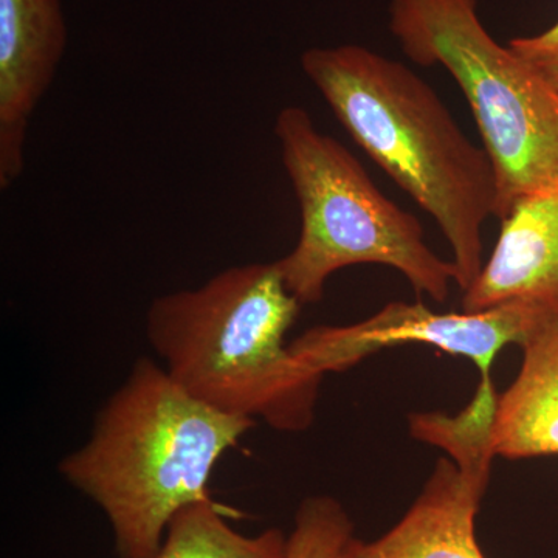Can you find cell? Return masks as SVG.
I'll return each instance as SVG.
<instances>
[{
  "instance_id": "6da1fadb",
  "label": "cell",
  "mask_w": 558,
  "mask_h": 558,
  "mask_svg": "<svg viewBox=\"0 0 558 558\" xmlns=\"http://www.w3.org/2000/svg\"><path fill=\"white\" fill-rule=\"evenodd\" d=\"M300 62L363 153L438 223L465 292L483 270V227L497 211V171L487 150L402 62L357 44L314 47Z\"/></svg>"
},
{
  "instance_id": "7a4b0ae2",
  "label": "cell",
  "mask_w": 558,
  "mask_h": 558,
  "mask_svg": "<svg viewBox=\"0 0 558 558\" xmlns=\"http://www.w3.org/2000/svg\"><path fill=\"white\" fill-rule=\"evenodd\" d=\"M253 427L191 398L142 357L58 470L105 513L117 557L154 558L180 510L211 498L213 470Z\"/></svg>"
},
{
  "instance_id": "3957f363",
  "label": "cell",
  "mask_w": 558,
  "mask_h": 558,
  "mask_svg": "<svg viewBox=\"0 0 558 558\" xmlns=\"http://www.w3.org/2000/svg\"><path fill=\"white\" fill-rule=\"evenodd\" d=\"M300 306L277 260L245 264L201 288L157 296L146 333L168 376L191 398L279 432H304L323 376L286 344Z\"/></svg>"
},
{
  "instance_id": "277c9868",
  "label": "cell",
  "mask_w": 558,
  "mask_h": 558,
  "mask_svg": "<svg viewBox=\"0 0 558 558\" xmlns=\"http://www.w3.org/2000/svg\"><path fill=\"white\" fill-rule=\"evenodd\" d=\"M275 135L301 213L299 244L277 266L301 304L317 303L336 271L357 264L391 267L418 296L425 293L436 303L449 299L457 282L453 263L425 244L421 222L389 201L360 161L315 126L306 109L279 110Z\"/></svg>"
},
{
  "instance_id": "5b68a950",
  "label": "cell",
  "mask_w": 558,
  "mask_h": 558,
  "mask_svg": "<svg viewBox=\"0 0 558 558\" xmlns=\"http://www.w3.org/2000/svg\"><path fill=\"white\" fill-rule=\"evenodd\" d=\"M388 16L403 54L442 65L464 94L497 171L495 218L558 191V90L488 33L478 0H389Z\"/></svg>"
},
{
  "instance_id": "8992f818",
  "label": "cell",
  "mask_w": 558,
  "mask_h": 558,
  "mask_svg": "<svg viewBox=\"0 0 558 558\" xmlns=\"http://www.w3.org/2000/svg\"><path fill=\"white\" fill-rule=\"evenodd\" d=\"M542 315L520 303L483 312L438 314L422 303H389L376 315L349 326H318L290 344L293 354L314 373H341L385 348L428 344L478 366L481 379H492L498 352L523 344Z\"/></svg>"
},
{
  "instance_id": "52a82bcc",
  "label": "cell",
  "mask_w": 558,
  "mask_h": 558,
  "mask_svg": "<svg viewBox=\"0 0 558 558\" xmlns=\"http://www.w3.org/2000/svg\"><path fill=\"white\" fill-rule=\"evenodd\" d=\"M68 47L61 0H0V189L24 171L28 124Z\"/></svg>"
},
{
  "instance_id": "ba28073f",
  "label": "cell",
  "mask_w": 558,
  "mask_h": 558,
  "mask_svg": "<svg viewBox=\"0 0 558 558\" xmlns=\"http://www.w3.org/2000/svg\"><path fill=\"white\" fill-rule=\"evenodd\" d=\"M510 303L543 318L558 315V191L524 197L501 219L494 253L465 290L462 310Z\"/></svg>"
},
{
  "instance_id": "9c48e42d",
  "label": "cell",
  "mask_w": 558,
  "mask_h": 558,
  "mask_svg": "<svg viewBox=\"0 0 558 558\" xmlns=\"http://www.w3.org/2000/svg\"><path fill=\"white\" fill-rule=\"evenodd\" d=\"M490 480L487 470L439 459L413 505L380 537H352L340 558H486L476 517Z\"/></svg>"
},
{
  "instance_id": "30bf717a",
  "label": "cell",
  "mask_w": 558,
  "mask_h": 558,
  "mask_svg": "<svg viewBox=\"0 0 558 558\" xmlns=\"http://www.w3.org/2000/svg\"><path fill=\"white\" fill-rule=\"evenodd\" d=\"M521 348L519 376L498 396L492 451L508 459L558 454V315L543 318Z\"/></svg>"
},
{
  "instance_id": "8fae6325",
  "label": "cell",
  "mask_w": 558,
  "mask_h": 558,
  "mask_svg": "<svg viewBox=\"0 0 558 558\" xmlns=\"http://www.w3.org/2000/svg\"><path fill=\"white\" fill-rule=\"evenodd\" d=\"M288 550L284 532L241 534L209 498L180 510L154 558H288Z\"/></svg>"
},
{
  "instance_id": "7c38bea8",
  "label": "cell",
  "mask_w": 558,
  "mask_h": 558,
  "mask_svg": "<svg viewBox=\"0 0 558 558\" xmlns=\"http://www.w3.org/2000/svg\"><path fill=\"white\" fill-rule=\"evenodd\" d=\"M498 395L492 379H481L472 403L451 418L438 413L411 416L414 438L449 451L451 459L462 469L492 470L495 458L490 447L492 424Z\"/></svg>"
},
{
  "instance_id": "4fadbf2b",
  "label": "cell",
  "mask_w": 558,
  "mask_h": 558,
  "mask_svg": "<svg viewBox=\"0 0 558 558\" xmlns=\"http://www.w3.org/2000/svg\"><path fill=\"white\" fill-rule=\"evenodd\" d=\"M354 523L336 498L318 495L303 499L289 535L288 558H340Z\"/></svg>"
},
{
  "instance_id": "5bb4252c",
  "label": "cell",
  "mask_w": 558,
  "mask_h": 558,
  "mask_svg": "<svg viewBox=\"0 0 558 558\" xmlns=\"http://www.w3.org/2000/svg\"><path fill=\"white\" fill-rule=\"evenodd\" d=\"M509 47L558 90V21L538 35L510 39Z\"/></svg>"
}]
</instances>
